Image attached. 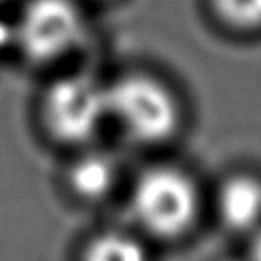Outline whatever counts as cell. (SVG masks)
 <instances>
[{
    "label": "cell",
    "mask_w": 261,
    "mask_h": 261,
    "mask_svg": "<svg viewBox=\"0 0 261 261\" xmlns=\"http://www.w3.org/2000/svg\"><path fill=\"white\" fill-rule=\"evenodd\" d=\"M134 208L151 232L177 237L195 221L198 196L187 175L174 168H154L138 181Z\"/></svg>",
    "instance_id": "6da1fadb"
},
{
    "label": "cell",
    "mask_w": 261,
    "mask_h": 261,
    "mask_svg": "<svg viewBox=\"0 0 261 261\" xmlns=\"http://www.w3.org/2000/svg\"><path fill=\"white\" fill-rule=\"evenodd\" d=\"M109 115L141 141H160L177 126V105L172 94L156 80L128 76L107 88Z\"/></svg>",
    "instance_id": "7a4b0ae2"
},
{
    "label": "cell",
    "mask_w": 261,
    "mask_h": 261,
    "mask_svg": "<svg viewBox=\"0 0 261 261\" xmlns=\"http://www.w3.org/2000/svg\"><path fill=\"white\" fill-rule=\"evenodd\" d=\"M107 115V88L90 76L74 74L58 80L46 97L48 126L63 141L92 138Z\"/></svg>",
    "instance_id": "3957f363"
},
{
    "label": "cell",
    "mask_w": 261,
    "mask_h": 261,
    "mask_svg": "<svg viewBox=\"0 0 261 261\" xmlns=\"http://www.w3.org/2000/svg\"><path fill=\"white\" fill-rule=\"evenodd\" d=\"M84 19L71 0H31L17 25V38L29 58L50 61L76 48Z\"/></svg>",
    "instance_id": "277c9868"
},
{
    "label": "cell",
    "mask_w": 261,
    "mask_h": 261,
    "mask_svg": "<svg viewBox=\"0 0 261 261\" xmlns=\"http://www.w3.org/2000/svg\"><path fill=\"white\" fill-rule=\"evenodd\" d=\"M225 223L232 229H248L261 218V183L252 177H232L219 196Z\"/></svg>",
    "instance_id": "5b68a950"
},
{
    "label": "cell",
    "mask_w": 261,
    "mask_h": 261,
    "mask_svg": "<svg viewBox=\"0 0 261 261\" xmlns=\"http://www.w3.org/2000/svg\"><path fill=\"white\" fill-rule=\"evenodd\" d=\"M115 168L103 154H88L74 164L71 172V183L80 196L97 198L105 195L113 185Z\"/></svg>",
    "instance_id": "8992f818"
},
{
    "label": "cell",
    "mask_w": 261,
    "mask_h": 261,
    "mask_svg": "<svg viewBox=\"0 0 261 261\" xmlns=\"http://www.w3.org/2000/svg\"><path fill=\"white\" fill-rule=\"evenodd\" d=\"M84 261H147V255L138 240L111 232L90 244Z\"/></svg>",
    "instance_id": "52a82bcc"
},
{
    "label": "cell",
    "mask_w": 261,
    "mask_h": 261,
    "mask_svg": "<svg viewBox=\"0 0 261 261\" xmlns=\"http://www.w3.org/2000/svg\"><path fill=\"white\" fill-rule=\"evenodd\" d=\"M227 21L239 27H255L261 23V0H216Z\"/></svg>",
    "instance_id": "ba28073f"
},
{
    "label": "cell",
    "mask_w": 261,
    "mask_h": 261,
    "mask_svg": "<svg viewBox=\"0 0 261 261\" xmlns=\"http://www.w3.org/2000/svg\"><path fill=\"white\" fill-rule=\"evenodd\" d=\"M12 40V29L8 27L6 23L0 19V51L6 48L8 44Z\"/></svg>",
    "instance_id": "9c48e42d"
},
{
    "label": "cell",
    "mask_w": 261,
    "mask_h": 261,
    "mask_svg": "<svg viewBox=\"0 0 261 261\" xmlns=\"http://www.w3.org/2000/svg\"><path fill=\"white\" fill-rule=\"evenodd\" d=\"M252 255H254V261H261V234L257 237L254 244V250H252Z\"/></svg>",
    "instance_id": "30bf717a"
}]
</instances>
